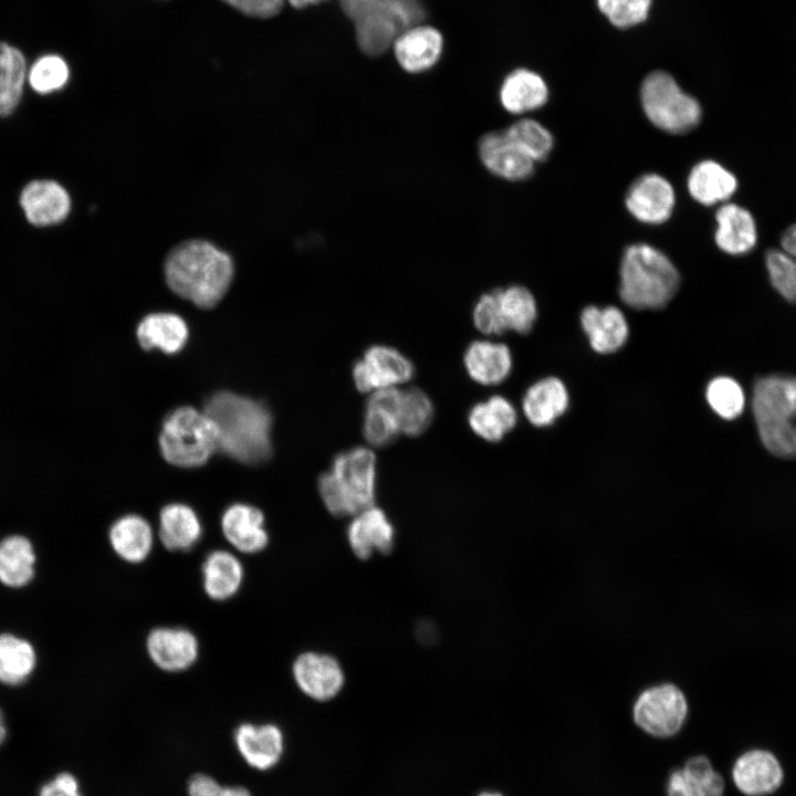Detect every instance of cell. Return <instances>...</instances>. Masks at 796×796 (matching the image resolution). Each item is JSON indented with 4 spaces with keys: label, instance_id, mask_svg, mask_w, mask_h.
<instances>
[{
    "label": "cell",
    "instance_id": "cell-1",
    "mask_svg": "<svg viewBox=\"0 0 796 796\" xmlns=\"http://www.w3.org/2000/svg\"><path fill=\"white\" fill-rule=\"evenodd\" d=\"M165 275L169 287L199 307L214 306L228 291L233 263L230 255L212 243L189 240L167 255Z\"/></svg>",
    "mask_w": 796,
    "mask_h": 796
},
{
    "label": "cell",
    "instance_id": "cell-2",
    "mask_svg": "<svg viewBox=\"0 0 796 796\" xmlns=\"http://www.w3.org/2000/svg\"><path fill=\"white\" fill-rule=\"evenodd\" d=\"M219 432V450L247 464L265 461L271 454L272 418L268 408L229 391L213 395L205 406Z\"/></svg>",
    "mask_w": 796,
    "mask_h": 796
},
{
    "label": "cell",
    "instance_id": "cell-3",
    "mask_svg": "<svg viewBox=\"0 0 796 796\" xmlns=\"http://www.w3.org/2000/svg\"><path fill=\"white\" fill-rule=\"evenodd\" d=\"M619 276L620 298L635 310L663 308L680 286V274L672 261L647 243L625 249Z\"/></svg>",
    "mask_w": 796,
    "mask_h": 796
},
{
    "label": "cell",
    "instance_id": "cell-4",
    "mask_svg": "<svg viewBox=\"0 0 796 796\" xmlns=\"http://www.w3.org/2000/svg\"><path fill=\"white\" fill-rule=\"evenodd\" d=\"M318 492L327 511L335 516H353L374 505L376 457L356 447L335 457L329 470L318 479Z\"/></svg>",
    "mask_w": 796,
    "mask_h": 796
},
{
    "label": "cell",
    "instance_id": "cell-5",
    "mask_svg": "<svg viewBox=\"0 0 796 796\" xmlns=\"http://www.w3.org/2000/svg\"><path fill=\"white\" fill-rule=\"evenodd\" d=\"M343 12L354 23L363 53L378 56L410 27L426 15L421 0H339Z\"/></svg>",
    "mask_w": 796,
    "mask_h": 796
},
{
    "label": "cell",
    "instance_id": "cell-6",
    "mask_svg": "<svg viewBox=\"0 0 796 796\" xmlns=\"http://www.w3.org/2000/svg\"><path fill=\"white\" fill-rule=\"evenodd\" d=\"M159 444L169 463L185 468L198 467L219 450V432L205 411L181 407L165 420Z\"/></svg>",
    "mask_w": 796,
    "mask_h": 796
},
{
    "label": "cell",
    "instance_id": "cell-7",
    "mask_svg": "<svg viewBox=\"0 0 796 796\" xmlns=\"http://www.w3.org/2000/svg\"><path fill=\"white\" fill-rule=\"evenodd\" d=\"M640 101L648 119L669 134L689 133L701 122L700 103L666 72H652L643 80Z\"/></svg>",
    "mask_w": 796,
    "mask_h": 796
},
{
    "label": "cell",
    "instance_id": "cell-8",
    "mask_svg": "<svg viewBox=\"0 0 796 796\" xmlns=\"http://www.w3.org/2000/svg\"><path fill=\"white\" fill-rule=\"evenodd\" d=\"M635 723L647 734L666 739L675 735L688 716L683 692L672 683L643 690L632 708Z\"/></svg>",
    "mask_w": 796,
    "mask_h": 796
},
{
    "label": "cell",
    "instance_id": "cell-9",
    "mask_svg": "<svg viewBox=\"0 0 796 796\" xmlns=\"http://www.w3.org/2000/svg\"><path fill=\"white\" fill-rule=\"evenodd\" d=\"M412 363L397 349L385 346H370L353 367L356 388L363 392L397 387L412 378Z\"/></svg>",
    "mask_w": 796,
    "mask_h": 796
},
{
    "label": "cell",
    "instance_id": "cell-10",
    "mask_svg": "<svg viewBox=\"0 0 796 796\" xmlns=\"http://www.w3.org/2000/svg\"><path fill=\"white\" fill-rule=\"evenodd\" d=\"M292 675L301 692L318 702L334 699L345 684L341 662L334 656L317 651L300 653L292 663Z\"/></svg>",
    "mask_w": 796,
    "mask_h": 796
},
{
    "label": "cell",
    "instance_id": "cell-11",
    "mask_svg": "<svg viewBox=\"0 0 796 796\" xmlns=\"http://www.w3.org/2000/svg\"><path fill=\"white\" fill-rule=\"evenodd\" d=\"M145 648L153 664L169 673L190 669L197 662L200 652L197 636L184 627L153 628L146 637Z\"/></svg>",
    "mask_w": 796,
    "mask_h": 796
},
{
    "label": "cell",
    "instance_id": "cell-12",
    "mask_svg": "<svg viewBox=\"0 0 796 796\" xmlns=\"http://www.w3.org/2000/svg\"><path fill=\"white\" fill-rule=\"evenodd\" d=\"M675 203L673 186L664 177L650 172L637 178L629 187L625 205L628 211L643 223L666 222Z\"/></svg>",
    "mask_w": 796,
    "mask_h": 796
},
{
    "label": "cell",
    "instance_id": "cell-13",
    "mask_svg": "<svg viewBox=\"0 0 796 796\" xmlns=\"http://www.w3.org/2000/svg\"><path fill=\"white\" fill-rule=\"evenodd\" d=\"M233 741L242 760L261 772L275 767L284 753V734L274 723H241L234 730Z\"/></svg>",
    "mask_w": 796,
    "mask_h": 796
},
{
    "label": "cell",
    "instance_id": "cell-14",
    "mask_svg": "<svg viewBox=\"0 0 796 796\" xmlns=\"http://www.w3.org/2000/svg\"><path fill=\"white\" fill-rule=\"evenodd\" d=\"M478 155L489 172L504 180L522 181L534 172L535 163L510 139L504 130L483 134L478 140Z\"/></svg>",
    "mask_w": 796,
    "mask_h": 796
},
{
    "label": "cell",
    "instance_id": "cell-15",
    "mask_svg": "<svg viewBox=\"0 0 796 796\" xmlns=\"http://www.w3.org/2000/svg\"><path fill=\"white\" fill-rule=\"evenodd\" d=\"M221 532L227 543L238 553L254 555L270 543L263 512L256 506L234 503L221 516Z\"/></svg>",
    "mask_w": 796,
    "mask_h": 796
},
{
    "label": "cell",
    "instance_id": "cell-16",
    "mask_svg": "<svg viewBox=\"0 0 796 796\" xmlns=\"http://www.w3.org/2000/svg\"><path fill=\"white\" fill-rule=\"evenodd\" d=\"M751 405L755 423L796 419V377H760L753 385Z\"/></svg>",
    "mask_w": 796,
    "mask_h": 796
},
{
    "label": "cell",
    "instance_id": "cell-17",
    "mask_svg": "<svg viewBox=\"0 0 796 796\" xmlns=\"http://www.w3.org/2000/svg\"><path fill=\"white\" fill-rule=\"evenodd\" d=\"M346 536L354 555L367 559L392 549L395 527L380 507L370 505L353 515Z\"/></svg>",
    "mask_w": 796,
    "mask_h": 796
},
{
    "label": "cell",
    "instance_id": "cell-18",
    "mask_svg": "<svg viewBox=\"0 0 796 796\" xmlns=\"http://www.w3.org/2000/svg\"><path fill=\"white\" fill-rule=\"evenodd\" d=\"M732 778L746 796H766L777 790L784 779L778 758L766 750H750L735 761Z\"/></svg>",
    "mask_w": 796,
    "mask_h": 796
},
{
    "label": "cell",
    "instance_id": "cell-19",
    "mask_svg": "<svg viewBox=\"0 0 796 796\" xmlns=\"http://www.w3.org/2000/svg\"><path fill=\"white\" fill-rule=\"evenodd\" d=\"M400 67L412 74L431 70L443 51L441 33L429 25L416 24L401 32L392 43Z\"/></svg>",
    "mask_w": 796,
    "mask_h": 796
},
{
    "label": "cell",
    "instance_id": "cell-20",
    "mask_svg": "<svg viewBox=\"0 0 796 796\" xmlns=\"http://www.w3.org/2000/svg\"><path fill=\"white\" fill-rule=\"evenodd\" d=\"M25 218L36 227L62 222L71 210V198L63 186L54 180L39 179L29 182L20 195Z\"/></svg>",
    "mask_w": 796,
    "mask_h": 796
},
{
    "label": "cell",
    "instance_id": "cell-21",
    "mask_svg": "<svg viewBox=\"0 0 796 796\" xmlns=\"http://www.w3.org/2000/svg\"><path fill=\"white\" fill-rule=\"evenodd\" d=\"M716 229L714 241L718 248L730 255H744L756 245L758 232L753 214L734 202L722 203L715 212Z\"/></svg>",
    "mask_w": 796,
    "mask_h": 796
},
{
    "label": "cell",
    "instance_id": "cell-22",
    "mask_svg": "<svg viewBox=\"0 0 796 796\" xmlns=\"http://www.w3.org/2000/svg\"><path fill=\"white\" fill-rule=\"evenodd\" d=\"M579 320L591 349L598 354L615 353L628 339V322L625 314L616 306H586Z\"/></svg>",
    "mask_w": 796,
    "mask_h": 796
},
{
    "label": "cell",
    "instance_id": "cell-23",
    "mask_svg": "<svg viewBox=\"0 0 796 796\" xmlns=\"http://www.w3.org/2000/svg\"><path fill=\"white\" fill-rule=\"evenodd\" d=\"M202 588L213 601H227L234 597L244 580L241 559L231 551L213 549L201 564Z\"/></svg>",
    "mask_w": 796,
    "mask_h": 796
},
{
    "label": "cell",
    "instance_id": "cell-24",
    "mask_svg": "<svg viewBox=\"0 0 796 796\" xmlns=\"http://www.w3.org/2000/svg\"><path fill=\"white\" fill-rule=\"evenodd\" d=\"M108 543L119 559L130 565H138L150 556L155 534L146 519L138 514H126L111 525Z\"/></svg>",
    "mask_w": 796,
    "mask_h": 796
},
{
    "label": "cell",
    "instance_id": "cell-25",
    "mask_svg": "<svg viewBox=\"0 0 796 796\" xmlns=\"http://www.w3.org/2000/svg\"><path fill=\"white\" fill-rule=\"evenodd\" d=\"M463 363L470 378L485 386L504 381L513 367L510 348L503 343L486 339L471 343L464 353Z\"/></svg>",
    "mask_w": 796,
    "mask_h": 796
},
{
    "label": "cell",
    "instance_id": "cell-26",
    "mask_svg": "<svg viewBox=\"0 0 796 796\" xmlns=\"http://www.w3.org/2000/svg\"><path fill=\"white\" fill-rule=\"evenodd\" d=\"M400 389L397 387L376 390L369 397L363 422V433L368 443L384 447L392 442L400 433L398 422V402Z\"/></svg>",
    "mask_w": 796,
    "mask_h": 796
},
{
    "label": "cell",
    "instance_id": "cell-27",
    "mask_svg": "<svg viewBox=\"0 0 796 796\" xmlns=\"http://www.w3.org/2000/svg\"><path fill=\"white\" fill-rule=\"evenodd\" d=\"M202 524L192 507L184 503L165 505L159 513L158 537L170 552H188L202 537Z\"/></svg>",
    "mask_w": 796,
    "mask_h": 796
},
{
    "label": "cell",
    "instance_id": "cell-28",
    "mask_svg": "<svg viewBox=\"0 0 796 796\" xmlns=\"http://www.w3.org/2000/svg\"><path fill=\"white\" fill-rule=\"evenodd\" d=\"M691 197L703 206L727 202L739 187L735 175L720 163L705 159L694 165L687 180Z\"/></svg>",
    "mask_w": 796,
    "mask_h": 796
},
{
    "label": "cell",
    "instance_id": "cell-29",
    "mask_svg": "<svg viewBox=\"0 0 796 796\" xmlns=\"http://www.w3.org/2000/svg\"><path fill=\"white\" fill-rule=\"evenodd\" d=\"M568 404L569 395L565 384L557 377H546L526 390L522 408L533 426L547 427L565 413Z\"/></svg>",
    "mask_w": 796,
    "mask_h": 796
},
{
    "label": "cell",
    "instance_id": "cell-30",
    "mask_svg": "<svg viewBox=\"0 0 796 796\" xmlns=\"http://www.w3.org/2000/svg\"><path fill=\"white\" fill-rule=\"evenodd\" d=\"M724 781L705 756H694L673 769L667 782V796H723Z\"/></svg>",
    "mask_w": 796,
    "mask_h": 796
},
{
    "label": "cell",
    "instance_id": "cell-31",
    "mask_svg": "<svg viewBox=\"0 0 796 796\" xmlns=\"http://www.w3.org/2000/svg\"><path fill=\"white\" fill-rule=\"evenodd\" d=\"M499 97L506 112L520 115L542 107L547 102L548 88L537 73L517 69L502 82Z\"/></svg>",
    "mask_w": 796,
    "mask_h": 796
},
{
    "label": "cell",
    "instance_id": "cell-32",
    "mask_svg": "<svg viewBox=\"0 0 796 796\" xmlns=\"http://www.w3.org/2000/svg\"><path fill=\"white\" fill-rule=\"evenodd\" d=\"M36 554L24 535L12 534L0 541V583L9 588L29 585L35 575Z\"/></svg>",
    "mask_w": 796,
    "mask_h": 796
},
{
    "label": "cell",
    "instance_id": "cell-33",
    "mask_svg": "<svg viewBox=\"0 0 796 796\" xmlns=\"http://www.w3.org/2000/svg\"><path fill=\"white\" fill-rule=\"evenodd\" d=\"M469 426L482 439L498 442L510 432L517 421V412L509 399L492 396L474 405L468 415Z\"/></svg>",
    "mask_w": 796,
    "mask_h": 796
},
{
    "label": "cell",
    "instance_id": "cell-34",
    "mask_svg": "<svg viewBox=\"0 0 796 796\" xmlns=\"http://www.w3.org/2000/svg\"><path fill=\"white\" fill-rule=\"evenodd\" d=\"M187 337L185 321L171 313L150 314L137 327L138 342L147 350L159 348L167 354H174L185 346Z\"/></svg>",
    "mask_w": 796,
    "mask_h": 796
},
{
    "label": "cell",
    "instance_id": "cell-35",
    "mask_svg": "<svg viewBox=\"0 0 796 796\" xmlns=\"http://www.w3.org/2000/svg\"><path fill=\"white\" fill-rule=\"evenodd\" d=\"M28 63L15 45L0 41V116L11 115L22 98Z\"/></svg>",
    "mask_w": 796,
    "mask_h": 796
},
{
    "label": "cell",
    "instance_id": "cell-36",
    "mask_svg": "<svg viewBox=\"0 0 796 796\" xmlns=\"http://www.w3.org/2000/svg\"><path fill=\"white\" fill-rule=\"evenodd\" d=\"M38 662L33 645L11 632L0 633V682L17 687L27 682Z\"/></svg>",
    "mask_w": 796,
    "mask_h": 796
},
{
    "label": "cell",
    "instance_id": "cell-37",
    "mask_svg": "<svg viewBox=\"0 0 796 796\" xmlns=\"http://www.w3.org/2000/svg\"><path fill=\"white\" fill-rule=\"evenodd\" d=\"M499 306L505 331L528 333L537 317V305L532 292L522 285L496 289Z\"/></svg>",
    "mask_w": 796,
    "mask_h": 796
},
{
    "label": "cell",
    "instance_id": "cell-38",
    "mask_svg": "<svg viewBox=\"0 0 796 796\" xmlns=\"http://www.w3.org/2000/svg\"><path fill=\"white\" fill-rule=\"evenodd\" d=\"M504 132L534 163L545 160L554 146L551 132L532 118H521L511 124Z\"/></svg>",
    "mask_w": 796,
    "mask_h": 796
},
{
    "label": "cell",
    "instance_id": "cell-39",
    "mask_svg": "<svg viewBox=\"0 0 796 796\" xmlns=\"http://www.w3.org/2000/svg\"><path fill=\"white\" fill-rule=\"evenodd\" d=\"M705 399L712 411L724 420H734L745 408V392L737 380L729 376L711 379L705 389Z\"/></svg>",
    "mask_w": 796,
    "mask_h": 796
},
{
    "label": "cell",
    "instance_id": "cell-40",
    "mask_svg": "<svg viewBox=\"0 0 796 796\" xmlns=\"http://www.w3.org/2000/svg\"><path fill=\"white\" fill-rule=\"evenodd\" d=\"M433 405L430 398L418 388L400 390L398 402V422L400 433L421 434L431 423Z\"/></svg>",
    "mask_w": 796,
    "mask_h": 796
},
{
    "label": "cell",
    "instance_id": "cell-41",
    "mask_svg": "<svg viewBox=\"0 0 796 796\" xmlns=\"http://www.w3.org/2000/svg\"><path fill=\"white\" fill-rule=\"evenodd\" d=\"M70 78V66L59 54L46 53L39 56L28 71L31 88L42 95L63 88Z\"/></svg>",
    "mask_w": 796,
    "mask_h": 796
},
{
    "label": "cell",
    "instance_id": "cell-42",
    "mask_svg": "<svg viewBox=\"0 0 796 796\" xmlns=\"http://www.w3.org/2000/svg\"><path fill=\"white\" fill-rule=\"evenodd\" d=\"M765 268L773 289L789 303H796V260L782 249H768Z\"/></svg>",
    "mask_w": 796,
    "mask_h": 796
},
{
    "label": "cell",
    "instance_id": "cell-43",
    "mask_svg": "<svg viewBox=\"0 0 796 796\" xmlns=\"http://www.w3.org/2000/svg\"><path fill=\"white\" fill-rule=\"evenodd\" d=\"M755 425L761 443L771 454L781 459L796 458V419Z\"/></svg>",
    "mask_w": 796,
    "mask_h": 796
},
{
    "label": "cell",
    "instance_id": "cell-44",
    "mask_svg": "<svg viewBox=\"0 0 796 796\" xmlns=\"http://www.w3.org/2000/svg\"><path fill=\"white\" fill-rule=\"evenodd\" d=\"M599 10L618 28H628L646 20L651 0H597Z\"/></svg>",
    "mask_w": 796,
    "mask_h": 796
},
{
    "label": "cell",
    "instance_id": "cell-45",
    "mask_svg": "<svg viewBox=\"0 0 796 796\" xmlns=\"http://www.w3.org/2000/svg\"><path fill=\"white\" fill-rule=\"evenodd\" d=\"M473 323L478 331L485 335H500L505 332L496 289L482 294L473 307Z\"/></svg>",
    "mask_w": 796,
    "mask_h": 796
},
{
    "label": "cell",
    "instance_id": "cell-46",
    "mask_svg": "<svg viewBox=\"0 0 796 796\" xmlns=\"http://www.w3.org/2000/svg\"><path fill=\"white\" fill-rule=\"evenodd\" d=\"M244 15L268 19L276 15L285 0H222Z\"/></svg>",
    "mask_w": 796,
    "mask_h": 796
},
{
    "label": "cell",
    "instance_id": "cell-47",
    "mask_svg": "<svg viewBox=\"0 0 796 796\" xmlns=\"http://www.w3.org/2000/svg\"><path fill=\"white\" fill-rule=\"evenodd\" d=\"M38 796H83L77 778L69 773L62 772L44 783Z\"/></svg>",
    "mask_w": 796,
    "mask_h": 796
},
{
    "label": "cell",
    "instance_id": "cell-48",
    "mask_svg": "<svg viewBox=\"0 0 796 796\" xmlns=\"http://www.w3.org/2000/svg\"><path fill=\"white\" fill-rule=\"evenodd\" d=\"M221 788L214 777L203 773L192 775L187 784L188 796H218Z\"/></svg>",
    "mask_w": 796,
    "mask_h": 796
},
{
    "label": "cell",
    "instance_id": "cell-49",
    "mask_svg": "<svg viewBox=\"0 0 796 796\" xmlns=\"http://www.w3.org/2000/svg\"><path fill=\"white\" fill-rule=\"evenodd\" d=\"M781 249L796 260V223L790 224L782 233Z\"/></svg>",
    "mask_w": 796,
    "mask_h": 796
},
{
    "label": "cell",
    "instance_id": "cell-50",
    "mask_svg": "<svg viewBox=\"0 0 796 796\" xmlns=\"http://www.w3.org/2000/svg\"><path fill=\"white\" fill-rule=\"evenodd\" d=\"M218 796H251L248 788L239 785L222 786Z\"/></svg>",
    "mask_w": 796,
    "mask_h": 796
},
{
    "label": "cell",
    "instance_id": "cell-51",
    "mask_svg": "<svg viewBox=\"0 0 796 796\" xmlns=\"http://www.w3.org/2000/svg\"><path fill=\"white\" fill-rule=\"evenodd\" d=\"M287 1L292 7L296 9H303L306 7L318 4L325 0H285Z\"/></svg>",
    "mask_w": 796,
    "mask_h": 796
},
{
    "label": "cell",
    "instance_id": "cell-52",
    "mask_svg": "<svg viewBox=\"0 0 796 796\" xmlns=\"http://www.w3.org/2000/svg\"><path fill=\"white\" fill-rule=\"evenodd\" d=\"M7 733H8V730H7V725H6L4 715H3L2 711L0 710V746L6 741Z\"/></svg>",
    "mask_w": 796,
    "mask_h": 796
},
{
    "label": "cell",
    "instance_id": "cell-53",
    "mask_svg": "<svg viewBox=\"0 0 796 796\" xmlns=\"http://www.w3.org/2000/svg\"><path fill=\"white\" fill-rule=\"evenodd\" d=\"M476 796H503V795L498 792L485 790V792L480 793Z\"/></svg>",
    "mask_w": 796,
    "mask_h": 796
}]
</instances>
